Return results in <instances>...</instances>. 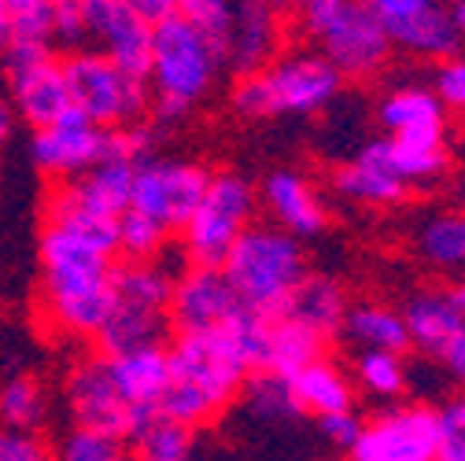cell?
<instances>
[{
	"mask_svg": "<svg viewBox=\"0 0 465 461\" xmlns=\"http://www.w3.org/2000/svg\"><path fill=\"white\" fill-rule=\"evenodd\" d=\"M166 355L170 384L159 398V414L185 421L193 428H203L222 417L255 373L229 325L170 332Z\"/></svg>",
	"mask_w": 465,
	"mask_h": 461,
	"instance_id": "1",
	"label": "cell"
},
{
	"mask_svg": "<svg viewBox=\"0 0 465 461\" xmlns=\"http://www.w3.org/2000/svg\"><path fill=\"white\" fill-rule=\"evenodd\" d=\"M41 303L48 321L71 336H96L114 303V255L89 244L71 225L45 218L41 225Z\"/></svg>",
	"mask_w": 465,
	"mask_h": 461,
	"instance_id": "2",
	"label": "cell"
},
{
	"mask_svg": "<svg viewBox=\"0 0 465 461\" xmlns=\"http://www.w3.org/2000/svg\"><path fill=\"white\" fill-rule=\"evenodd\" d=\"M225 60L214 44L182 15L173 12L152 26V114L155 123H182L185 114L214 89Z\"/></svg>",
	"mask_w": 465,
	"mask_h": 461,
	"instance_id": "3",
	"label": "cell"
},
{
	"mask_svg": "<svg viewBox=\"0 0 465 461\" xmlns=\"http://www.w3.org/2000/svg\"><path fill=\"white\" fill-rule=\"evenodd\" d=\"M343 89V74L322 52H292L277 64L248 71L232 85V111L241 119H281V114H318Z\"/></svg>",
	"mask_w": 465,
	"mask_h": 461,
	"instance_id": "4",
	"label": "cell"
},
{
	"mask_svg": "<svg viewBox=\"0 0 465 461\" xmlns=\"http://www.w3.org/2000/svg\"><path fill=\"white\" fill-rule=\"evenodd\" d=\"M225 277L237 288L244 307H255L270 318L284 314L288 299L307 277V251L296 233L281 225H248L222 262Z\"/></svg>",
	"mask_w": 465,
	"mask_h": 461,
	"instance_id": "5",
	"label": "cell"
},
{
	"mask_svg": "<svg viewBox=\"0 0 465 461\" xmlns=\"http://www.w3.org/2000/svg\"><path fill=\"white\" fill-rule=\"evenodd\" d=\"M303 26L343 78H373L395 48L366 0H307Z\"/></svg>",
	"mask_w": 465,
	"mask_h": 461,
	"instance_id": "6",
	"label": "cell"
},
{
	"mask_svg": "<svg viewBox=\"0 0 465 461\" xmlns=\"http://www.w3.org/2000/svg\"><path fill=\"white\" fill-rule=\"evenodd\" d=\"M259 192L237 170H218L207 181L203 200L182 225V255L193 266H222L237 237L255 221Z\"/></svg>",
	"mask_w": 465,
	"mask_h": 461,
	"instance_id": "7",
	"label": "cell"
},
{
	"mask_svg": "<svg viewBox=\"0 0 465 461\" xmlns=\"http://www.w3.org/2000/svg\"><path fill=\"white\" fill-rule=\"evenodd\" d=\"M64 71L74 107H82L96 126H123L144 119L152 111L148 78H137L104 48H71L64 52Z\"/></svg>",
	"mask_w": 465,
	"mask_h": 461,
	"instance_id": "8",
	"label": "cell"
},
{
	"mask_svg": "<svg viewBox=\"0 0 465 461\" xmlns=\"http://www.w3.org/2000/svg\"><path fill=\"white\" fill-rule=\"evenodd\" d=\"M214 170L203 162H189V159H141L134 166V192H130V207L163 221L170 233H182V225L193 218L196 203L207 192Z\"/></svg>",
	"mask_w": 465,
	"mask_h": 461,
	"instance_id": "9",
	"label": "cell"
},
{
	"mask_svg": "<svg viewBox=\"0 0 465 461\" xmlns=\"http://www.w3.org/2000/svg\"><path fill=\"white\" fill-rule=\"evenodd\" d=\"M436 450H440L436 407L406 402V407H388L377 417L362 421L351 457L355 461H436Z\"/></svg>",
	"mask_w": 465,
	"mask_h": 461,
	"instance_id": "10",
	"label": "cell"
},
{
	"mask_svg": "<svg viewBox=\"0 0 465 461\" xmlns=\"http://www.w3.org/2000/svg\"><path fill=\"white\" fill-rule=\"evenodd\" d=\"M26 152H30V162L37 166V174L52 181L74 178L107 159V126H96L82 107L71 103L55 123L30 130Z\"/></svg>",
	"mask_w": 465,
	"mask_h": 461,
	"instance_id": "11",
	"label": "cell"
},
{
	"mask_svg": "<svg viewBox=\"0 0 465 461\" xmlns=\"http://www.w3.org/2000/svg\"><path fill=\"white\" fill-rule=\"evenodd\" d=\"M366 5L377 12L391 44L421 60H447L465 41L443 0H366Z\"/></svg>",
	"mask_w": 465,
	"mask_h": 461,
	"instance_id": "12",
	"label": "cell"
},
{
	"mask_svg": "<svg viewBox=\"0 0 465 461\" xmlns=\"http://www.w3.org/2000/svg\"><path fill=\"white\" fill-rule=\"evenodd\" d=\"M107 369L130 407V436H126V446H130L159 414V398L170 384L166 343H144V348H134V351L107 355Z\"/></svg>",
	"mask_w": 465,
	"mask_h": 461,
	"instance_id": "13",
	"label": "cell"
},
{
	"mask_svg": "<svg viewBox=\"0 0 465 461\" xmlns=\"http://www.w3.org/2000/svg\"><path fill=\"white\" fill-rule=\"evenodd\" d=\"M64 395H67L71 425H89V428H100V432L126 443V436H130V407H126V398L119 395V387H114V380H111L104 351L89 355L85 362H78L71 369Z\"/></svg>",
	"mask_w": 465,
	"mask_h": 461,
	"instance_id": "14",
	"label": "cell"
},
{
	"mask_svg": "<svg viewBox=\"0 0 465 461\" xmlns=\"http://www.w3.org/2000/svg\"><path fill=\"white\" fill-rule=\"evenodd\" d=\"M241 307V296L222 266H193L178 273L170 296V325L173 332L214 329L225 325Z\"/></svg>",
	"mask_w": 465,
	"mask_h": 461,
	"instance_id": "15",
	"label": "cell"
},
{
	"mask_svg": "<svg viewBox=\"0 0 465 461\" xmlns=\"http://www.w3.org/2000/svg\"><path fill=\"white\" fill-rule=\"evenodd\" d=\"M5 78L12 89V107L19 114V123H26L30 130L55 123L74 103L60 52H48L34 64L12 67V71H5Z\"/></svg>",
	"mask_w": 465,
	"mask_h": 461,
	"instance_id": "16",
	"label": "cell"
},
{
	"mask_svg": "<svg viewBox=\"0 0 465 461\" xmlns=\"http://www.w3.org/2000/svg\"><path fill=\"white\" fill-rule=\"evenodd\" d=\"M377 123L388 137L406 144H447V107L425 85L391 89L377 103Z\"/></svg>",
	"mask_w": 465,
	"mask_h": 461,
	"instance_id": "17",
	"label": "cell"
},
{
	"mask_svg": "<svg viewBox=\"0 0 465 461\" xmlns=\"http://www.w3.org/2000/svg\"><path fill=\"white\" fill-rule=\"evenodd\" d=\"M332 189L343 200L388 207V203H399L411 185L402 181V174H399L395 162H391L388 137H377V141H366L351 159H347L336 170V174H332Z\"/></svg>",
	"mask_w": 465,
	"mask_h": 461,
	"instance_id": "18",
	"label": "cell"
},
{
	"mask_svg": "<svg viewBox=\"0 0 465 461\" xmlns=\"http://www.w3.org/2000/svg\"><path fill=\"white\" fill-rule=\"evenodd\" d=\"M259 200L266 203L273 221L281 229H288V233H296L300 240L322 237L325 225H329L322 196L314 192V185L300 174V170H270V174L262 178Z\"/></svg>",
	"mask_w": 465,
	"mask_h": 461,
	"instance_id": "19",
	"label": "cell"
},
{
	"mask_svg": "<svg viewBox=\"0 0 465 461\" xmlns=\"http://www.w3.org/2000/svg\"><path fill=\"white\" fill-rule=\"evenodd\" d=\"M277 48V8L273 0H237L229 30V67L237 74L259 71Z\"/></svg>",
	"mask_w": 465,
	"mask_h": 461,
	"instance_id": "20",
	"label": "cell"
},
{
	"mask_svg": "<svg viewBox=\"0 0 465 461\" xmlns=\"http://www.w3.org/2000/svg\"><path fill=\"white\" fill-rule=\"evenodd\" d=\"M89 41H96V48H104L111 60H119L137 78H148V71H152V23L141 19L126 0H119V5L93 26Z\"/></svg>",
	"mask_w": 465,
	"mask_h": 461,
	"instance_id": "21",
	"label": "cell"
},
{
	"mask_svg": "<svg viewBox=\"0 0 465 461\" xmlns=\"http://www.w3.org/2000/svg\"><path fill=\"white\" fill-rule=\"evenodd\" d=\"M402 321L411 332V348L440 358L447 343L461 332L465 314L450 292H414L402 307Z\"/></svg>",
	"mask_w": 465,
	"mask_h": 461,
	"instance_id": "22",
	"label": "cell"
},
{
	"mask_svg": "<svg viewBox=\"0 0 465 461\" xmlns=\"http://www.w3.org/2000/svg\"><path fill=\"white\" fill-rule=\"evenodd\" d=\"M134 166L137 162H119V159H104L89 170H82V174L74 178H60L64 192L96 211V214H111L119 218L126 207H130V192H134Z\"/></svg>",
	"mask_w": 465,
	"mask_h": 461,
	"instance_id": "23",
	"label": "cell"
},
{
	"mask_svg": "<svg viewBox=\"0 0 465 461\" xmlns=\"http://www.w3.org/2000/svg\"><path fill=\"white\" fill-rule=\"evenodd\" d=\"M173 332L170 314L166 310H144V307H130V303H111L104 325L96 329V351L104 355H119V351H134L144 343H166Z\"/></svg>",
	"mask_w": 465,
	"mask_h": 461,
	"instance_id": "24",
	"label": "cell"
},
{
	"mask_svg": "<svg viewBox=\"0 0 465 461\" xmlns=\"http://www.w3.org/2000/svg\"><path fill=\"white\" fill-rule=\"evenodd\" d=\"M288 384H292V395H296V402L303 407L307 417H322V414H332V410H351V402H355L347 373L336 362H329L325 355L307 362L303 369H296L292 377H288Z\"/></svg>",
	"mask_w": 465,
	"mask_h": 461,
	"instance_id": "25",
	"label": "cell"
},
{
	"mask_svg": "<svg viewBox=\"0 0 465 461\" xmlns=\"http://www.w3.org/2000/svg\"><path fill=\"white\" fill-rule=\"evenodd\" d=\"M347 292L332 280V277H303L300 288L288 299L284 314L300 318L303 325H311L314 332H322L325 339H336L340 329H343V318H347Z\"/></svg>",
	"mask_w": 465,
	"mask_h": 461,
	"instance_id": "26",
	"label": "cell"
},
{
	"mask_svg": "<svg viewBox=\"0 0 465 461\" xmlns=\"http://www.w3.org/2000/svg\"><path fill=\"white\" fill-rule=\"evenodd\" d=\"M340 336L355 348H381V351H406L411 348V332H406L402 310L381 307V303H355L347 307Z\"/></svg>",
	"mask_w": 465,
	"mask_h": 461,
	"instance_id": "27",
	"label": "cell"
},
{
	"mask_svg": "<svg viewBox=\"0 0 465 461\" xmlns=\"http://www.w3.org/2000/svg\"><path fill=\"white\" fill-rule=\"evenodd\" d=\"M325 343L329 339L322 332H314L311 325H303L300 318L277 314L270 325V366L266 369H273L281 377H292L296 369H303L307 362L325 355Z\"/></svg>",
	"mask_w": 465,
	"mask_h": 461,
	"instance_id": "28",
	"label": "cell"
},
{
	"mask_svg": "<svg viewBox=\"0 0 465 461\" xmlns=\"http://www.w3.org/2000/svg\"><path fill=\"white\" fill-rule=\"evenodd\" d=\"M418 251L432 270L465 273V211L432 214L418 229Z\"/></svg>",
	"mask_w": 465,
	"mask_h": 461,
	"instance_id": "29",
	"label": "cell"
},
{
	"mask_svg": "<svg viewBox=\"0 0 465 461\" xmlns=\"http://www.w3.org/2000/svg\"><path fill=\"white\" fill-rule=\"evenodd\" d=\"M0 425L41 432L48 425V395L37 377L15 373L0 384Z\"/></svg>",
	"mask_w": 465,
	"mask_h": 461,
	"instance_id": "30",
	"label": "cell"
},
{
	"mask_svg": "<svg viewBox=\"0 0 465 461\" xmlns=\"http://www.w3.org/2000/svg\"><path fill=\"white\" fill-rule=\"evenodd\" d=\"M196 439L200 428L185 425V421H173L166 414H155L152 425L130 443V457L141 461H185L196 454Z\"/></svg>",
	"mask_w": 465,
	"mask_h": 461,
	"instance_id": "31",
	"label": "cell"
},
{
	"mask_svg": "<svg viewBox=\"0 0 465 461\" xmlns=\"http://www.w3.org/2000/svg\"><path fill=\"white\" fill-rule=\"evenodd\" d=\"M355 380L362 391H370L381 402H395L411 387V369L402 366L399 351H381V348H359L355 355Z\"/></svg>",
	"mask_w": 465,
	"mask_h": 461,
	"instance_id": "32",
	"label": "cell"
},
{
	"mask_svg": "<svg viewBox=\"0 0 465 461\" xmlns=\"http://www.w3.org/2000/svg\"><path fill=\"white\" fill-rule=\"evenodd\" d=\"M170 229L134 207L119 214V255L123 259H163L170 248Z\"/></svg>",
	"mask_w": 465,
	"mask_h": 461,
	"instance_id": "33",
	"label": "cell"
},
{
	"mask_svg": "<svg viewBox=\"0 0 465 461\" xmlns=\"http://www.w3.org/2000/svg\"><path fill=\"white\" fill-rule=\"evenodd\" d=\"M52 457H64V461H123V457H130V450H126L123 439H114L100 428L71 425V432H64L60 443L52 446Z\"/></svg>",
	"mask_w": 465,
	"mask_h": 461,
	"instance_id": "34",
	"label": "cell"
},
{
	"mask_svg": "<svg viewBox=\"0 0 465 461\" xmlns=\"http://www.w3.org/2000/svg\"><path fill=\"white\" fill-rule=\"evenodd\" d=\"M388 148H391V162L406 185L436 181L447 170V144H406V141L388 137Z\"/></svg>",
	"mask_w": 465,
	"mask_h": 461,
	"instance_id": "35",
	"label": "cell"
},
{
	"mask_svg": "<svg viewBox=\"0 0 465 461\" xmlns=\"http://www.w3.org/2000/svg\"><path fill=\"white\" fill-rule=\"evenodd\" d=\"M178 12L214 44L229 67V30H232V0H178Z\"/></svg>",
	"mask_w": 465,
	"mask_h": 461,
	"instance_id": "36",
	"label": "cell"
},
{
	"mask_svg": "<svg viewBox=\"0 0 465 461\" xmlns=\"http://www.w3.org/2000/svg\"><path fill=\"white\" fill-rule=\"evenodd\" d=\"M155 148V130L144 119L123 123V126H107V159L119 162H141Z\"/></svg>",
	"mask_w": 465,
	"mask_h": 461,
	"instance_id": "37",
	"label": "cell"
},
{
	"mask_svg": "<svg viewBox=\"0 0 465 461\" xmlns=\"http://www.w3.org/2000/svg\"><path fill=\"white\" fill-rule=\"evenodd\" d=\"M12 15V41H52V8L48 0H5Z\"/></svg>",
	"mask_w": 465,
	"mask_h": 461,
	"instance_id": "38",
	"label": "cell"
},
{
	"mask_svg": "<svg viewBox=\"0 0 465 461\" xmlns=\"http://www.w3.org/2000/svg\"><path fill=\"white\" fill-rule=\"evenodd\" d=\"M440 414V450L436 461H465V395L447 398Z\"/></svg>",
	"mask_w": 465,
	"mask_h": 461,
	"instance_id": "39",
	"label": "cell"
},
{
	"mask_svg": "<svg viewBox=\"0 0 465 461\" xmlns=\"http://www.w3.org/2000/svg\"><path fill=\"white\" fill-rule=\"evenodd\" d=\"M52 8V41L55 48H82L89 41L85 34V15H82V0H48Z\"/></svg>",
	"mask_w": 465,
	"mask_h": 461,
	"instance_id": "40",
	"label": "cell"
},
{
	"mask_svg": "<svg viewBox=\"0 0 465 461\" xmlns=\"http://www.w3.org/2000/svg\"><path fill=\"white\" fill-rule=\"evenodd\" d=\"M432 93L443 100L450 111H465V55H447L432 74Z\"/></svg>",
	"mask_w": 465,
	"mask_h": 461,
	"instance_id": "41",
	"label": "cell"
},
{
	"mask_svg": "<svg viewBox=\"0 0 465 461\" xmlns=\"http://www.w3.org/2000/svg\"><path fill=\"white\" fill-rule=\"evenodd\" d=\"M318 432H322V439L332 450L351 454V446L359 443V432H362V417L351 414V410H332V414H322L318 417Z\"/></svg>",
	"mask_w": 465,
	"mask_h": 461,
	"instance_id": "42",
	"label": "cell"
},
{
	"mask_svg": "<svg viewBox=\"0 0 465 461\" xmlns=\"http://www.w3.org/2000/svg\"><path fill=\"white\" fill-rule=\"evenodd\" d=\"M436 362H440V366H443V369H447V373L465 387V325H461V332H458V336L447 343V348H443V355H440Z\"/></svg>",
	"mask_w": 465,
	"mask_h": 461,
	"instance_id": "43",
	"label": "cell"
},
{
	"mask_svg": "<svg viewBox=\"0 0 465 461\" xmlns=\"http://www.w3.org/2000/svg\"><path fill=\"white\" fill-rule=\"evenodd\" d=\"M126 5H130L141 19H148L152 26H155L159 19H166V15L178 12V0H126Z\"/></svg>",
	"mask_w": 465,
	"mask_h": 461,
	"instance_id": "44",
	"label": "cell"
},
{
	"mask_svg": "<svg viewBox=\"0 0 465 461\" xmlns=\"http://www.w3.org/2000/svg\"><path fill=\"white\" fill-rule=\"evenodd\" d=\"M15 130H19V114H15L12 100L8 103L0 100V166H5V155H8V148L15 141Z\"/></svg>",
	"mask_w": 465,
	"mask_h": 461,
	"instance_id": "45",
	"label": "cell"
},
{
	"mask_svg": "<svg viewBox=\"0 0 465 461\" xmlns=\"http://www.w3.org/2000/svg\"><path fill=\"white\" fill-rule=\"evenodd\" d=\"M8 41H12V15L5 8V0H0V52H5Z\"/></svg>",
	"mask_w": 465,
	"mask_h": 461,
	"instance_id": "46",
	"label": "cell"
},
{
	"mask_svg": "<svg viewBox=\"0 0 465 461\" xmlns=\"http://www.w3.org/2000/svg\"><path fill=\"white\" fill-rule=\"evenodd\" d=\"M450 12H454V23H458V30H461V37H465V0H454Z\"/></svg>",
	"mask_w": 465,
	"mask_h": 461,
	"instance_id": "47",
	"label": "cell"
},
{
	"mask_svg": "<svg viewBox=\"0 0 465 461\" xmlns=\"http://www.w3.org/2000/svg\"><path fill=\"white\" fill-rule=\"evenodd\" d=\"M450 296H454V303H458V307H461V314H465V280L450 288Z\"/></svg>",
	"mask_w": 465,
	"mask_h": 461,
	"instance_id": "48",
	"label": "cell"
},
{
	"mask_svg": "<svg viewBox=\"0 0 465 461\" xmlns=\"http://www.w3.org/2000/svg\"><path fill=\"white\" fill-rule=\"evenodd\" d=\"M296 5H307V0H296Z\"/></svg>",
	"mask_w": 465,
	"mask_h": 461,
	"instance_id": "49",
	"label": "cell"
}]
</instances>
